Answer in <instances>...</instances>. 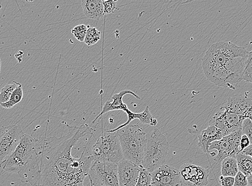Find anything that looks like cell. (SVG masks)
<instances>
[{
  "label": "cell",
  "mask_w": 252,
  "mask_h": 186,
  "mask_svg": "<svg viewBox=\"0 0 252 186\" xmlns=\"http://www.w3.org/2000/svg\"><path fill=\"white\" fill-rule=\"evenodd\" d=\"M248 177L243 173L239 171L235 177L234 186H248Z\"/></svg>",
  "instance_id": "obj_28"
},
{
  "label": "cell",
  "mask_w": 252,
  "mask_h": 186,
  "mask_svg": "<svg viewBox=\"0 0 252 186\" xmlns=\"http://www.w3.org/2000/svg\"><path fill=\"white\" fill-rule=\"evenodd\" d=\"M88 28L85 25H81L75 27L72 29L71 33L74 36V37L81 42H84L85 39L86 35L87 32Z\"/></svg>",
  "instance_id": "obj_25"
},
{
  "label": "cell",
  "mask_w": 252,
  "mask_h": 186,
  "mask_svg": "<svg viewBox=\"0 0 252 186\" xmlns=\"http://www.w3.org/2000/svg\"><path fill=\"white\" fill-rule=\"evenodd\" d=\"M117 165L119 186H135L141 167L124 158Z\"/></svg>",
  "instance_id": "obj_13"
},
{
  "label": "cell",
  "mask_w": 252,
  "mask_h": 186,
  "mask_svg": "<svg viewBox=\"0 0 252 186\" xmlns=\"http://www.w3.org/2000/svg\"><path fill=\"white\" fill-rule=\"evenodd\" d=\"M13 82L14 84H8L1 89L0 93V104L7 103L9 100L12 93L17 87L16 81Z\"/></svg>",
  "instance_id": "obj_22"
},
{
  "label": "cell",
  "mask_w": 252,
  "mask_h": 186,
  "mask_svg": "<svg viewBox=\"0 0 252 186\" xmlns=\"http://www.w3.org/2000/svg\"><path fill=\"white\" fill-rule=\"evenodd\" d=\"M238 172L236 156L226 157L221 162L222 176L235 177Z\"/></svg>",
  "instance_id": "obj_18"
},
{
  "label": "cell",
  "mask_w": 252,
  "mask_h": 186,
  "mask_svg": "<svg viewBox=\"0 0 252 186\" xmlns=\"http://www.w3.org/2000/svg\"><path fill=\"white\" fill-rule=\"evenodd\" d=\"M243 133L249 138L251 144H252V122L249 119L244 120L242 128Z\"/></svg>",
  "instance_id": "obj_26"
},
{
  "label": "cell",
  "mask_w": 252,
  "mask_h": 186,
  "mask_svg": "<svg viewBox=\"0 0 252 186\" xmlns=\"http://www.w3.org/2000/svg\"><path fill=\"white\" fill-rule=\"evenodd\" d=\"M24 134L21 126L17 124L0 131V166L13 154Z\"/></svg>",
  "instance_id": "obj_10"
},
{
  "label": "cell",
  "mask_w": 252,
  "mask_h": 186,
  "mask_svg": "<svg viewBox=\"0 0 252 186\" xmlns=\"http://www.w3.org/2000/svg\"><path fill=\"white\" fill-rule=\"evenodd\" d=\"M220 183L221 186H234L235 177L221 176L220 177Z\"/></svg>",
  "instance_id": "obj_29"
},
{
  "label": "cell",
  "mask_w": 252,
  "mask_h": 186,
  "mask_svg": "<svg viewBox=\"0 0 252 186\" xmlns=\"http://www.w3.org/2000/svg\"><path fill=\"white\" fill-rule=\"evenodd\" d=\"M224 136L221 131L215 126L209 125L205 130H202L198 137L199 146L204 153H209V148L211 144L219 141Z\"/></svg>",
  "instance_id": "obj_16"
},
{
  "label": "cell",
  "mask_w": 252,
  "mask_h": 186,
  "mask_svg": "<svg viewBox=\"0 0 252 186\" xmlns=\"http://www.w3.org/2000/svg\"><path fill=\"white\" fill-rule=\"evenodd\" d=\"M151 173L141 167L139 179L135 186H152Z\"/></svg>",
  "instance_id": "obj_23"
},
{
  "label": "cell",
  "mask_w": 252,
  "mask_h": 186,
  "mask_svg": "<svg viewBox=\"0 0 252 186\" xmlns=\"http://www.w3.org/2000/svg\"><path fill=\"white\" fill-rule=\"evenodd\" d=\"M152 186H182L179 170L167 165H163L151 173Z\"/></svg>",
  "instance_id": "obj_12"
},
{
  "label": "cell",
  "mask_w": 252,
  "mask_h": 186,
  "mask_svg": "<svg viewBox=\"0 0 252 186\" xmlns=\"http://www.w3.org/2000/svg\"><path fill=\"white\" fill-rule=\"evenodd\" d=\"M38 140L31 135L24 134L14 152L0 169L9 173H19L32 159Z\"/></svg>",
  "instance_id": "obj_6"
},
{
  "label": "cell",
  "mask_w": 252,
  "mask_h": 186,
  "mask_svg": "<svg viewBox=\"0 0 252 186\" xmlns=\"http://www.w3.org/2000/svg\"><path fill=\"white\" fill-rule=\"evenodd\" d=\"M126 94H131L137 99H141L139 96H138L133 92L129 91V90H125V91L120 92L119 93L114 94L110 100L106 102L103 109H102L101 112L94 119L92 123L94 124L98 118L107 112L121 110L126 113L129 109L127 105L125 104L123 101V97Z\"/></svg>",
  "instance_id": "obj_14"
},
{
  "label": "cell",
  "mask_w": 252,
  "mask_h": 186,
  "mask_svg": "<svg viewBox=\"0 0 252 186\" xmlns=\"http://www.w3.org/2000/svg\"><path fill=\"white\" fill-rule=\"evenodd\" d=\"M67 133L38 140L31 160L18 174L21 182L31 186H83L93 163V155L75 158L72 149L82 137L92 134L87 124L67 125Z\"/></svg>",
  "instance_id": "obj_1"
},
{
  "label": "cell",
  "mask_w": 252,
  "mask_h": 186,
  "mask_svg": "<svg viewBox=\"0 0 252 186\" xmlns=\"http://www.w3.org/2000/svg\"><path fill=\"white\" fill-rule=\"evenodd\" d=\"M101 32L94 27H89L84 43L90 46L97 44L100 39Z\"/></svg>",
  "instance_id": "obj_21"
},
{
  "label": "cell",
  "mask_w": 252,
  "mask_h": 186,
  "mask_svg": "<svg viewBox=\"0 0 252 186\" xmlns=\"http://www.w3.org/2000/svg\"><path fill=\"white\" fill-rule=\"evenodd\" d=\"M94 161L117 164L124 159L122 149L117 131L109 130L102 133L93 148Z\"/></svg>",
  "instance_id": "obj_5"
},
{
  "label": "cell",
  "mask_w": 252,
  "mask_h": 186,
  "mask_svg": "<svg viewBox=\"0 0 252 186\" xmlns=\"http://www.w3.org/2000/svg\"><path fill=\"white\" fill-rule=\"evenodd\" d=\"M117 131L124 158L141 167L147 144L146 132L138 124H129Z\"/></svg>",
  "instance_id": "obj_3"
},
{
  "label": "cell",
  "mask_w": 252,
  "mask_h": 186,
  "mask_svg": "<svg viewBox=\"0 0 252 186\" xmlns=\"http://www.w3.org/2000/svg\"><path fill=\"white\" fill-rule=\"evenodd\" d=\"M242 154L251 156L252 157V144L248 147L247 148H245L244 151L241 152Z\"/></svg>",
  "instance_id": "obj_31"
},
{
  "label": "cell",
  "mask_w": 252,
  "mask_h": 186,
  "mask_svg": "<svg viewBox=\"0 0 252 186\" xmlns=\"http://www.w3.org/2000/svg\"><path fill=\"white\" fill-rule=\"evenodd\" d=\"M182 186H207L209 172L205 168L193 164H186L179 170Z\"/></svg>",
  "instance_id": "obj_11"
},
{
  "label": "cell",
  "mask_w": 252,
  "mask_h": 186,
  "mask_svg": "<svg viewBox=\"0 0 252 186\" xmlns=\"http://www.w3.org/2000/svg\"><path fill=\"white\" fill-rule=\"evenodd\" d=\"M88 176L91 186H119L116 164L94 161Z\"/></svg>",
  "instance_id": "obj_8"
},
{
  "label": "cell",
  "mask_w": 252,
  "mask_h": 186,
  "mask_svg": "<svg viewBox=\"0 0 252 186\" xmlns=\"http://www.w3.org/2000/svg\"><path fill=\"white\" fill-rule=\"evenodd\" d=\"M17 87L11 95L9 100L7 103L0 104L6 109H10L19 104L23 97V91L21 83L16 82Z\"/></svg>",
  "instance_id": "obj_20"
},
{
  "label": "cell",
  "mask_w": 252,
  "mask_h": 186,
  "mask_svg": "<svg viewBox=\"0 0 252 186\" xmlns=\"http://www.w3.org/2000/svg\"><path fill=\"white\" fill-rule=\"evenodd\" d=\"M243 80L252 83V51L249 52L248 61L243 76Z\"/></svg>",
  "instance_id": "obj_24"
},
{
  "label": "cell",
  "mask_w": 252,
  "mask_h": 186,
  "mask_svg": "<svg viewBox=\"0 0 252 186\" xmlns=\"http://www.w3.org/2000/svg\"><path fill=\"white\" fill-rule=\"evenodd\" d=\"M243 135L242 130L240 129L219 141L213 142L209 148V152L213 150H217L218 152L214 160L217 163H220L226 157L236 156L239 152L240 142Z\"/></svg>",
  "instance_id": "obj_9"
},
{
  "label": "cell",
  "mask_w": 252,
  "mask_h": 186,
  "mask_svg": "<svg viewBox=\"0 0 252 186\" xmlns=\"http://www.w3.org/2000/svg\"><path fill=\"white\" fill-rule=\"evenodd\" d=\"M82 7L84 15L88 19L99 21L104 16L101 0H82Z\"/></svg>",
  "instance_id": "obj_17"
},
{
  "label": "cell",
  "mask_w": 252,
  "mask_h": 186,
  "mask_svg": "<svg viewBox=\"0 0 252 186\" xmlns=\"http://www.w3.org/2000/svg\"><path fill=\"white\" fill-rule=\"evenodd\" d=\"M104 7V15L114 13V11L117 9V1H102Z\"/></svg>",
  "instance_id": "obj_27"
},
{
  "label": "cell",
  "mask_w": 252,
  "mask_h": 186,
  "mask_svg": "<svg viewBox=\"0 0 252 186\" xmlns=\"http://www.w3.org/2000/svg\"><path fill=\"white\" fill-rule=\"evenodd\" d=\"M248 181L249 186H252V172L251 175L248 177Z\"/></svg>",
  "instance_id": "obj_32"
},
{
  "label": "cell",
  "mask_w": 252,
  "mask_h": 186,
  "mask_svg": "<svg viewBox=\"0 0 252 186\" xmlns=\"http://www.w3.org/2000/svg\"><path fill=\"white\" fill-rule=\"evenodd\" d=\"M225 104L245 119H249L252 122V99L242 94L230 97Z\"/></svg>",
  "instance_id": "obj_15"
},
{
  "label": "cell",
  "mask_w": 252,
  "mask_h": 186,
  "mask_svg": "<svg viewBox=\"0 0 252 186\" xmlns=\"http://www.w3.org/2000/svg\"><path fill=\"white\" fill-rule=\"evenodd\" d=\"M169 148L165 136L158 128L153 129L147 135L141 167L152 173L164 165Z\"/></svg>",
  "instance_id": "obj_4"
},
{
  "label": "cell",
  "mask_w": 252,
  "mask_h": 186,
  "mask_svg": "<svg viewBox=\"0 0 252 186\" xmlns=\"http://www.w3.org/2000/svg\"><path fill=\"white\" fill-rule=\"evenodd\" d=\"M249 52L230 41L213 44L202 59L204 75L215 86L234 91L243 80Z\"/></svg>",
  "instance_id": "obj_2"
},
{
  "label": "cell",
  "mask_w": 252,
  "mask_h": 186,
  "mask_svg": "<svg viewBox=\"0 0 252 186\" xmlns=\"http://www.w3.org/2000/svg\"><path fill=\"white\" fill-rule=\"evenodd\" d=\"M244 120L243 117L224 103L210 120L209 125L219 129L224 137L242 129Z\"/></svg>",
  "instance_id": "obj_7"
},
{
  "label": "cell",
  "mask_w": 252,
  "mask_h": 186,
  "mask_svg": "<svg viewBox=\"0 0 252 186\" xmlns=\"http://www.w3.org/2000/svg\"><path fill=\"white\" fill-rule=\"evenodd\" d=\"M1 59H0V73H1Z\"/></svg>",
  "instance_id": "obj_33"
},
{
  "label": "cell",
  "mask_w": 252,
  "mask_h": 186,
  "mask_svg": "<svg viewBox=\"0 0 252 186\" xmlns=\"http://www.w3.org/2000/svg\"><path fill=\"white\" fill-rule=\"evenodd\" d=\"M238 170L249 177L252 172V157L241 152L236 155Z\"/></svg>",
  "instance_id": "obj_19"
},
{
  "label": "cell",
  "mask_w": 252,
  "mask_h": 186,
  "mask_svg": "<svg viewBox=\"0 0 252 186\" xmlns=\"http://www.w3.org/2000/svg\"><path fill=\"white\" fill-rule=\"evenodd\" d=\"M251 145L250 141L247 135H243L241 138V142H240V149L239 152H241L245 148H247Z\"/></svg>",
  "instance_id": "obj_30"
}]
</instances>
